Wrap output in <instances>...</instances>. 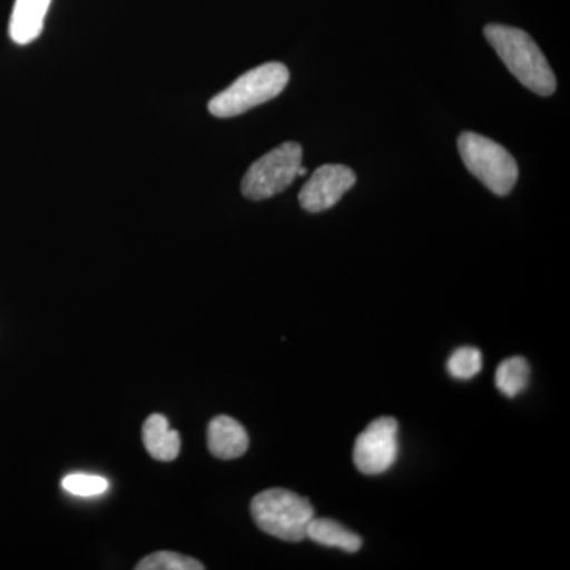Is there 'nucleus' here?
<instances>
[{"instance_id": "obj_1", "label": "nucleus", "mask_w": 570, "mask_h": 570, "mask_svg": "<svg viewBox=\"0 0 570 570\" xmlns=\"http://www.w3.org/2000/svg\"><path fill=\"white\" fill-rule=\"evenodd\" d=\"M483 33L498 52L499 59L521 85L539 96H553L557 91V78L530 33L504 24L485 26Z\"/></svg>"}, {"instance_id": "obj_2", "label": "nucleus", "mask_w": 570, "mask_h": 570, "mask_svg": "<svg viewBox=\"0 0 570 570\" xmlns=\"http://www.w3.org/2000/svg\"><path fill=\"white\" fill-rule=\"evenodd\" d=\"M287 67L281 62H268L242 75L227 89L209 100L208 110L216 118H235L269 102L288 85Z\"/></svg>"}, {"instance_id": "obj_3", "label": "nucleus", "mask_w": 570, "mask_h": 570, "mask_svg": "<svg viewBox=\"0 0 570 570\" xmlns=\"http://www.w3.org/2000/svg\"><path fill=\"white\" fill-rule=\"evenodd\" d=\"M250 513L262 531L285 542L305 540L307 527L316 517L309 499L284 489L262 491L250 502Z\"/></svg>"}, {"instance_id": "obj_4", "label": "nucleus", "mask_w": 570, "mask_h": 570, "mask_svg": "<svg viewBox=\"0 0 570 570\" xmlns=\"http://www.w3.org/2000/svg\"><path fill=\"white\" fill-rule=\"evenodd\" d=\"M459 151L469 174L494 195L504 197L515 187L519 165L504 146L483 135L463 132L459 138Z\"/></svg>"}, {"instance_id": "obj_5", "label": "nucleus", "mask_w": 570, "mask_h": 570, "mask_svg": "<svg viewBox=\"0 0 570 570\" xmlns=\"http://www.w3.org/2000/svg\"><path fill=\"white\" fill-rule=\"evenodd\" d=\"M302 160L303 149L298 142H283L250 165L243 178V195L249 200L258 202L284 193L298 176Z\"/></svg>"}, {"instance_id": "obj_6", "label": "nucleus", "mask_w": 570, "mask_h": 570, "mask_svg": "<svg viewBox=\"0 0 570 570\" xmlns=\"http://www.w3.org/2000/svg\"><path fill=\"white\" fill-rule=\"evenodd\" d=\"M397 422L393 417H381L371 422L356 438L354 463L362 474L381 475L396 463L400 453Z\"/></svg>"}, {"instance_id": "obj_7", "label": "nucleus", "mask_w": 570, "mask_h": 570, "mask_svg": "<svg viewBox=\"0 0 570 570\" xmlns=\"http://www.w3.org/2000/svg\"><path fill=\"white\" fill-rule=\"evenodd\" d=\"M356 175L346 165H322L298 195L299 205L309 213L333 208L355 186Z\"/></svg>"}, {"instance_id": "obj_8", "label": "nucleus", "mask_w": 570, "mask_h": 570, "mask_svg": "<svg viewBox=\"0 0 570 570\" xmlns=\"http://www.w3.org/2000/svg\"><path fill=\"white\" fill-rule=\"evenodd\" d=\"M208 448L216 459H239L249 449V436L242 423L228 415H219L209 423Z\"/></svg>"}, {"instance_id": "obj_9", "label": "nucleus", "mask_w": 570, "mask_h": 570, "mask_svg": "<svg viewBox=\"0 0 570 570\" xmlns=\"http://www.w3.org/2000/svg\"><path fill=\"white\" fill-rule=\"evenodd\" d=\"M51 0H17L10 18V37L14 43L28 45L43 31Z\"/></svg>"}, {"instance_id": "obj_10", "label": "nucleus", "mask_w": 570, "mask_h": 570, "mask_svg": "<svg viewBox=\"0 0 570 570\" xmlns=\"http://www.w3.org/2000/svg\"><path fill=\"white\" fill-rule=\"evenodd\" d=\"M142 444L154 460L168 463L178 459L181 436L178 431L171 430L170 423L164 415L153 414L142 425Z\"/></svg>"}, {"instance_id": "obj_11", "label": "nucleus", "mask_w": 570, "mask_h": 570, "mask_svg": "<svg viewBox=\"0 0 570 570\" xmlns=\"http://www.w3.org/2000/svg\"><path fill=\"white\" fill-rule=\"evenodd\" d=\"M306 539L313 540L318 546L340 549L347 551V553H356L363 546L362 538L347 530L343 524L335 520L316 519V517L311 520L309 527H307Z\"/></svg>"}, {"instance_id": "obj_12", "label": "nucleus", "mask_w": 570, "mask_h": 570, "mask_svg": "<svg viewBox=\"0 0 570 570\" xmlns=\"http://www.w3.org/2000/svg\"><path fill=\"white\" fill-rule=\"evenodd\" d=\"M530 365L523 356H512L498 366L494 381L502 395L515 397L530 384Z\"/></svg>"}, {"instance_id": "obj_13", "label": "nucleus", "mask_w": 570, "mask_h": 570, "mask_svg": "<svg viewBox=\"0 0 570 570\" xmlns=\"http://www.w3.org/2000/svg\"><path fill=\"white\" fill-rule=\"evenodd\" d=\"M137 570H204L205 566L194 558L184 557L175 551H156L149 557L142 558Z\"/></svg>"}, {"instance_id": "obj_14", "label": "nucleus", "mask_w": 570, "mask_h": 570, "mask_svg": "<svg viewBox=\"0 0 570 570\" xmlns=\"http://www.w3.org/2000/svg\"><path fill=\"white\" fill-rule=\"evenodd\" d=\"M482 366V352L478 347L456 348L448 363L450 376L459 379V381H469V379L478 376Z\"/></svg>"}, {"instance_id": "obj_15", "label": "nucleus", "mask_w": 570, "mask_h": 570, "mask_svg": "<svg viewBox=\"0 0 570 570\" xmlns=\"http://www.w3.org/2000/svg\"><path fill=\"white\" fill-rule=\"evenodd\" d=\"M63 490L75 497L89 498L102 494L108 490L110 483L102 475L96 474H70L62 480Z\"/></svg>"}, {"instance_id": "obj_16", "label": "nucleus", "mask_w": 570, "mask_h": 570, "mask_svg": "<svg viewBox=\"0 0 570 570\" xmlns=\"http://www.w3.org/2000/svg\"><path fill=\"white\" fill-rule=\"evenodd\" d=\"M306 175H307V170L302 165V167L298 168V176H306Z\"/></svg>"}]
</instances>
